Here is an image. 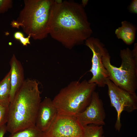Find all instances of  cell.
Instances as JSON below:
<instances>
[{
  "label": "cell",
  "mask_w": 137,
  "mask_h": 137,
  "mask_svg": "<svg viewBox=\"0 0 137 137\" xmlns=\"http://www.w3.org/2000/svg\"><path fill=\"white\" fill-rule=\"evenodd\" d=\"M23 8L11 25L20 27L28 36L42 40L49 34V25L54 0H24Z\"/></svg>",
  "instance_id": "3"
},
{
  "label": "cell",
  "mask_w": 137,
  "mask_h": 137,
  "mask_svg": "<svg viewBox=\"0 0 137 137\" xmlns=\"http://www.w3.org/2000/svg\"><path fill=\"white\" fill-rule=\"evenodd\" d=\"M85 45L92 53L91 67L89 71L92 77L88 81L90 83H95L100 87L106 85L108 78V72L103 64L102 57L107 50L104 44L97 38L90 37L84 42Z\"/></svg>",
  "instance_id": "7"
},
{
  "label": "cell",
  "mask_w": 137,
  "mask_h": 137,
  "mask_svg": "<svg viewBox=\"0 0 137 137\" xmlns=\"http://www.w3.org/2000/svg\"><path fill=\"white\" fill-rule=\"evenodd\" d=\"M106 116L103 102L100 98L98 93L95 91L89 105L83 111L77 114L75 117L83 127L91 124L105 125Z\"/></svg>",
  "instance_id": "9"
},
{
  "label": "cell",
  "mask_w": 137,
  "mask_h": 137,
  "mask_svg": "<svg viewBox=\"0 0 137 137\" xmlns=\"http://www.w3.org/2000/svg\"><path fill=\"white\" fill-rule=\"evenodd\" d=\"M43 137H82L83 127L75 117L58 114Z\"/></svg>",
  "instance_id": "8"
},
{
  "label": "cell",
  "mask_w": 137,
  "mask_h": 137,
  "mask_svg": "<svg viewBox=\"0 0 137 137\" xmlns=\"http://www.w3.org/2000/svg\"><path fill=\"white\" fill-rule=\"evenodd\" d=\"M137 29L132 23L124 20L121 26L116 29L115 33L117 38L121 39L127 45H130L134 42Z\"/></svg>",
  "instance_id": "12"
},
{
  "label": "cell",
  "mask_w": 137,
  "mask_h": 137,
  "mask_svg": "<svg viewBox=\"0 0 137 137\" xmlns=\"http://www.w3.org/2000/svg\"><path fill=\"white\" fill-rule=\"evenodd\" d=\"M11 90L10 102L16 93L22 85L25 80L23 67L21 62L13 54L10 61Z\"/></svg>",
  "instance_id": "11"
},
{
  "label": "cell",
  "mask_w": 137,
  "mask_h": 137,
  "mask_svg": "<svg viewBox=\"0 0 137 137\" xmlns=\"http://www.w3.org/2000/svg\"><path fill=\"white\" fill-rule=\"evenodd\" d=\"M10 71L0 82V103L10 104Z\"/></svg>",
  "instance_id": "13"
},
{
  "label": "cell",
  "mask_w": 137,
  "mask_h": 137,
  "mask_svg": "<svg viewBox=\"0 0 137 137\" xmlns=\"http://www.w3.org/2000/svg\"><path fill=\"white\" fill-rule=\"evenodd\" d=\"M121 63L118 67L112 65L107 50L102 57L103 65L108 73V78L118 87L128 92L136 93L137 89V44L133 49L121 50Z\"/></svg>",
  "instance_id": "5"
},
{
  "label": "cell",
  "mask_w": 137,
  "mask_h": 137,
  "mask_svg": "<svg viewBox=\"0 0 137 137\" xmlns=\"http://www.w3.org/2000/svg\"><path fill=\"white\" fill-rule=\"evenodd\" d=\"M40 93L38 81L25 80L9 105L7 131L11 134L35 126Z\"/></svg>",
  "instance_id": "2"
},
{
  "label": "cell",
  "mask_w": 137,
  "mask_h": 137,
  "mask_svg": "<svg viewBox=\"0 0 137 137\" xmlns=\"http://www.w3.org/2000/svg\"><path fill=\"white\" fill-rule=\"evenodd\" d=\"M88 1V0H82V3L81 4L84 8L87 5Z\"/></svg>",
  "instance_id": "22"
},
{
  "label": "cell",
  "mask_w": 137,
  "mask_h": 137,
  "mask_svg": "<svg viewBox=\"0 0 137 137\" xmlns=\"http://www.w3.org/2000/svg\"><path fill=\"white\" fill-rule=\"evenodd\" d=\"M30 37L29 36H28L26 37L24 36L21 37L19 41L23 46H26L30 44Z\"/></svg>",
  "instance_id": "19"
},
{
  "label": "cell",
  "mask_w": 137,
  "mask_h": 137,
  "mask_svg": "<svg viewBox=\"0 0 137 137\" xmlns=\"http://www.w3.org/2000/svg\"><path fill=\"white\" fill-rule=\"evenodd\" d=\"M93 31L81 4L72 1L57 3L54 0L49 25V34L66 48L82 44Z\"/></svg>",
  "instance_id": "1"
},
{
  "label": "cell",
  "mask_w": 137,
  "mask_h": 137,
  "mask_svg": "<svg viewBox=\"0 0 137 137\" xmlns=\"http://www.w3.org/2000/svg\"><path fill=\"white\" fill-rule=\"evenodd\" d=\"M58 114L52 100L46 97L39 104L35 125L44 132L50 127Z\"/></svg>",
  "instance_id": "10"
},
{
  "label": "cell",
  "mask_w": 137,
  "mask_h": 137,
  "mask_svg": "<svg viewBox=\"0 0 137 137\" xmlns=\"http://www.w3.org/2000/svg\"><path fill=\"white\" fill-rule=\"evenodd\" d=\"M106 85L111 105L117 113L115 128L119 132L122 126L121 114L123 111L130 113L137 109V96L136 93L128 92L117 86L109 78L107 80Z\"/></svg>",
  "instance_id": "6"
},
{
  "label": "cell",
  "mask_w": 137,
  "mask_h": 137,
  "mask_svg": "<svg viewBox=\"0 0 137 137\" xmlns=\"http://www.w3.org/2000/svg\"><path fill=\"white\" fill-rule=\"evenodd\" d=\"M13 6L12 0H0V13H3L7 12Z\"/></svg>",
  "instance_id": "17"
},
{
  "label": "cell",
  "mask_w": 137,
  "mask_h": 137,
  "mask_svg": "<svg viewBox=\"0 0 137 137\" xmlns=\"http://www.w3.org/2000/svg\"><path fill=\"white\" fill-rule=\"evenodd\" d=\"M7 131L6 125H3L0 127V137H4Z\"/></svg>",
  "instance_id": "20"
},
{
  "label": "cell",
  "mask_w": 137,
  "mask_h": 137,
  "mask_svg": "<svg viewBox=\"0 0 137 137\" xmlns=\"http://www.w3.org/2000/svg\"><path fill=\"white\" fill-rule=\"evenodd\" d=\"M103 126L91 124L83 126L82 137H104Z\"/></svg>",
  "instance_id": "14"
},
{
  "label": "cell",
  "mask_w": 137,
  "mask_h": 137,
  "mask_svg": "<svg viewBox=\"0 0 137 137\" xmlns=\"http://www.w3.org/2000/svg\"><path fill=\"white\" fill-rule=\"evenodd\" d=\"M24 36V33L20 31H17L14 34L13 37L14 39L19 41L20 38L21 37Z\"/></svg>",
  "instance_id": "21"
},
{
  "label": "cell",
  "mask_w": 137,
  "mask_h": 137,
  "mask_svg": "<svg viewBox=\"0 0 137 137\" xmlns=\"http://www.w3.org/2000/svg\"><path fill=\"white\" fill-rule=\"evenodd\" d=\"M9 104L0 103V127L8 121Z\"/></svg>",
  "instance_id": "16"
},
{
  "label": "cell",
  "mask_w": 137,
  "mask_h": 137,
  "mask_svg": "<svg viewBox=\"0 0 137 137\" xmlns=\"http://www.w3.org/2000/svg\"><path fill=\"white\" fill-rule=\"evenodd\" d=\"M129 11L131 13H137V0H133L128 7Z\"/></svg>",
  "instance_id": "18"
},
{
  "label": "cell",
  "mask_w": 137,
  "mask_h": 137,
  "mask_svg": "<svg viewBox=\"0 0 137 137\" xmlns=\"http://www.w3.org/2000/svg\"><path fill=\"white\" fill-rule=\"evenodd\" d=\"M97 85L84 80L70 82L61 89L52 100L58 114L75 117L90 103Z\"/></svg>",
  "instance_id": "4"
},
{
  "label": "cell",
  "mask_w": 137,
  "mask_h": 137,
  "mask_svg": "<svg viewBox=\"0 0 137 137\" xmlns=\"http://www.w3.org/2000/svg\"><path fill=\"white\" fill-rule=\"evenodd\" d=\"M8 137H43V132L35 125L11 134Z\"/></svg>",
  "instance_id": "15"
}]
</instances>
